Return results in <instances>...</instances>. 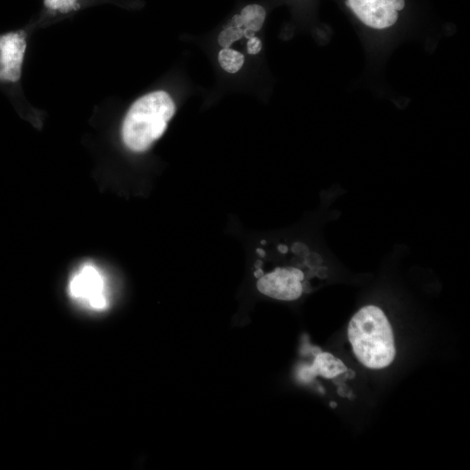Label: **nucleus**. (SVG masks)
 <instances>
[{"label": "nucleus", "mask_w": 470, "mask_h": 470, "mask_svg": "<svg viewBox=\"0 0 470 470\" xmlns=\"http://www.w3.org/2000/svg\"><path fill=\"white\" fill-rule=\"evenodd\" d=\"M348 336L355 357L367 369H385L395 360L392 326L380 308L370 305L360 309L349 322Z\"/></svg>", "instance_id": "obj_2"}, {"label": "nucleus", "mask_w": 470, "mask_h": 470, "mask_svg": "<svg viewBox=\"0 0 470 470\" xmlns=\"http://www.w3.org/2000/svg\"><path fill=\"white\" fill-rule=\"evenodd\" d=\"M405 0H346V6L364 26L374 31H386L397 23Z\"/></svg>", "instance_id": "obj_6"}, {"label": "nucleus", "mask_w": 470, "mask_h": 470, "mask_svg": "<svg viewBox=\"0 0 470 470\" xmlns=\"http://www.w3.org/2000/svg\"><path fill=\"white\" fill-rule=\"evenodd\" d=\"M257 254V289L274 300H298L328 275L322 257L300 241L264 242Z\"/></svg>", "instance_id": "obj_1"}, {"label": "nucleus", "mask_w": 470, "mask_h": 470, "mask_svg": "<svg viewBox=\"0 0 470 470\" xmlns=\"http://www.w3.org/2000/svg\"><path fill=\"white\" fill-rule=\"evenodd\" d=\"M72 299L93 311H104L109 306L107 281L93 264H85L72 275L68 285Z\"/></svg>", "instance_id": "obj_5"}, {"label": "nucleus", "mask_w": 470, "mask_h": 470, "mask_svg": "<svg viewBox=\"0 0 470 470\" xmlns=\"http://www.w3.org/2000/svg\"><path fill=\"white\" fill-rule=\"evenodd\" d=\"M262 49V42L260 38H257L255 36L249 38L247 45V51L248 53L251 55H256Z\"/></svg>", "instance_id": "obj_12"}, {"label": "nucleus", "mask_w": 470, "mask_h": 470, "mask_svg": "<svg viewBox=\"0 0 470 470\" xmlns=\"http://www.w3.org/2000/svg\"><path fill=\"white\" fill-rule=\"evenodd\" d=\"M243 28L244 27H237V26L229 25V26L219 33V37H218L219 46L223 48H228L231 47L234 42L239 40L240 38L244 37Z\"/></svg>", "instance_id": "obj_11"}, {"label": "nucleus", "mask_w": 470, "mask_h": 470, "mask_svg": "<svg viewBox=\"0 0 470 470\" xmlns=\"http://www.w3.org/2000/svg\"><path fill=\"white\" fill-rule=\"evenodd\" d=\"M27 47V28L0 33V89L11 97L16 95L23 75Z\"/></svg>", "instance_id": "obj_4"}, {"label": "nucleus", "mask_w": 470, "mask_h": 470, "mask_svg": "<svg viewBox=\"0 0 470 470\" xmlns=\"http://www.w3.org/2000/svg\"><path fill=\"white\" fill-rule=\"evenodd\" d=\"M240 16L242 17L244 28L257 32L262 28L265 23L267 12L263 6L252 4L241 10Z\"/></svg>", "instance_id": "obj_9"}, {"label": "nucleus", "mask_w": 470, "mask_h": 470, "mask_svg": "<svg viewBox=\"0 0 470 470\" xmlns=\"http://www.w3.org/2000/svg\"><path fill=\"white\" fill-rule=\"evenodd\" d=\"M110 2L114 0H43L42 14L49 18L66 17L88 6Z\"/></svg>", "instance_id": "obj_7"}, {"label": "nucleus", "mask_w": 470, "mask_h": 470, "mask_svg": "<svg viewBox=\"0 0 470 470\" xmlns=\"http://www.w3.org/2000/svg\"><path fill=\"white\" fill-rule=\"evenodd\" d=\"M218 60L224 71L228 73H236L242 68L245 58L240 52L228 47L219 52Z\"/></svg>", "instance_id": "obj_10"}, {"label": "nucleus", "mask_w": 470, "mask_h": 470, "mask_svg": "<svg viewBox=\"0 0 470 470\" xmlns=\"http://www.w3.org/2000/svg\"><path fill=\"white\" fill-rule=\"evenodd\" d=\"M176 112L173 98L165 91L142 96L131 106L122 124V139L135 153L148 150L164 134Z\"/></svg>", "instance_id": "obj_3"}, {"label": "nucleus", "mask_w": 470, "mask_h": 470, "mask_svg": "<svg viewBox=\"0 0 470 470\" xmlns=\"http://www.w3.org/2000/svg\"><path fill=\"white\" fill-rule=\"evenodd\" d=\"M348 370L346 365L339 358L330 353H321L315 357L314 364L306 370L309 375H320L326 379H333Z\"/></svg>", "instance_id": "obj_8"}]
</instances>
